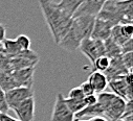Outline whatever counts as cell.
<instances>
[{
	"instance_id": "obj_13",
	"label": "cell",
	"mask_w": 133,
	"mask_h": 121,
	"mask_svg": "<svg viewBox=\"0 0 133 121\" xmlns=\"http://www.w3.org/2000/svg\"><path fill=\"white\" fill-rule=\"evenodd\" d=\"M97 116H104L103 109L97 102L92 105H87L77 114H75V120H90Z\"/></svg>"
},
{
	"instance_id": "obj_5",
	"label": "cell",
	"mask_w": 133,
	"mask_h": 121,
	"mask_svg": "<svg viewBox=\"0 0 133 121\" xmlns=\"http://www.w3.org/2000/svg\"><path fill=\"white\" fill-rule=\"evenodd\" d=\"M51 121H75V114L69 110L65 102V97L59 93L56 96V101L51 114Z\"/></svg>"
},
{
	"instance_id": "obj_19",
	"label": "cell",
	"mask_w": 133,
	"mask_h": 121,
	"mask_svg": "<svg viewBox=\"0 0 133 121\" xmlns=\"http://www.w3.org/2000/svg\"><path fill=\"white\" fill-rule=\"evenodd\" d=\"M65 102L67 104V107L69 108V110L74 113L77 114L78 112H80L81 110H83L86 104L84 102V99H70V98H65Z\"/></svg>"
},
{
	"instance_id": "obj_28",
	"label": "cell",
	"mask_w": 133,
	"mask_h": 121,
	"mask_svg": "<svg viewBox=\"0 0 133 121\" xmlns=\"http://www.w3.org/2000/svg\"><path fill=\"white\" fill-rule=\"evenodd\" d=\"M5 36H6L5 26H4L3 24L0 23V42H2V41L5 39Z\"/></svg>"
},
{
	"instance_id": "obj_7",
	"label": "cell",
	"mask_w": 133,
	"mask_h": 121,
	"mask_svg": "<svg viewBox=\"0 0 133 121\" xmlns=\"http://www.w3.org/2000/svg\"><path fill=\"white\" fill-rule=\"evenodd\" d=\"M126 76V75H125ZM125 76H119L108 80V86L112 89L113 93L121 98L127 100H132V85H129Z\"/></svg>"
},
{
	"instance_id": "obj_30",
	"label": "cell",
	"mask_w": 133,
	"mask_h": 121,
	"mask_svg": "<svg viewBox=\"0 0 133 121\" xmlns=\"http://www.w3.org/2000/svg\"><path fill=\"white\" fill-rule=\"evenodd\" d=\"M115 121H133V116H128V117H125V118H119Z\"/></svg>"
},
{
	"instance_id": "obj_2",
	"label": "cell",
	"mask_w": 133,
	"mask_h": 121,
	"mask_svg": "<svg viewBox=\"0 0 133 121\" xmlns=\"http://www.w3.org/2000/svg\"><path fill=\"white\" fill-rule=\"evenodd\" d=\"M94 21L95 17L93 16L74 17L68 32L66 33V35L58 45L69 52L79 49L81 42L84 39L90 38Z\"/></svg>"
},
{
	"instance_id": "obj_29",
	"label": "cell",
	"mask_w": 133,
	"mask_h": 121,
	"mask_svg": "<svg viewBox=\"0 0 133 121\" xmlns=\"http://www.w3.org/2000/svg\"><path fill=\"white\" fill-rule=\"evenodd\" d=\"M89 121H109V120H108V119H106L104 116H97V117L91 118Z\"/></svg>"
},
{
	"instance_id": "obj_27",
	"label": "cell",
	"mask_w": 133,
	"mask_h": 121,
	"mask_svg": "<svg viewBox=\"0 0 133 121\" xmlns=\"http://www.w3.org/2000/svg\"><path fill=\"white\" fill-rule=\"evenodd\" d=\"M0 121H20V120L13 118L8 113H0Z\"/></svg>"
},
{
	"instance_id": "obj_23",
	"label": "cell",
	"mask_w": 133,
	"mask_h": 121,
	"mask_svg": "<svg viewBox=\"0 0 133 121\" xmlns=\"http://www.w3.org/2000/svg\"><path fill=\"white\" fill-rule=\"evenodd\" d=\"M9 107L5 100V92L0 88V113H8Z\"/></svg>"
},
{
	"instance_id": "obj_21",
	"label": "cell",
	"mask_w": 133,
	"mask_h": 121,
	"mask_svg": "<svg viewBox=\"0 0 133 121\" xmlns=\"http://www.w3.org/2000/svg\"><path fill=\"white\" fill-rule=\"evenodd\" d=\"M121 58H122V62H123V65L125 66V68L129 72H131V69H132V52L123 53L121 55Z\"/></svg>"
},
{
	"instance_id": "obj_32",
	"label": "cell",
	"mask_w": 133,
	"mask_h": 121,
	"mask_svg": "<svg viewBox=\"0 0 133 121\" xmlns=\"http://www.w3.org/2000/svg\"><path fill=\"white\" fill-rule=\"evenodd\" d=\"M75 121H89V120H75Z\"/></svg>"
},
{
	"instance_id": "obj_4",
	"label": "cell",
	"mask_w": 133,
	"mask_h": 121,
	"mask_svg": "<svg viewBox=\"0 0 133 121\" xmlns=\"http://www.w3.org/2000/svg\"><path fill=\"white\" fill-rule=\"evenodd\" d=\"M34 97L32 87H15L5 92V100L9 109H14L23 100Z\"/></svg>"
},
{
	"instance_id": "obj_6",
	"label": "cell",
	"mask_w": 133,
	"mask_h": 121,
	"mask_svg": "<svg viewBox=\"0 0 133 121\" xmlns=\"http://www.w3.org/2000/svg\"><path fill=\"white\" fill-rule=\"evenodd\" d=\"M125 108L126 100L117 95H114V97L109 101V103L104 109V117L109 121H115L123 116Z\"/></svg>"
},
{
	"instance_id": "obj_10",
	"label": "cell",
	"mask_w": 133,
	"mask_h": 121,
	"mask_svg": "<svg viewBox=\"0 0 133 121\" xmlns=\"http://www.w3.org/2000/svg\"><path fill=\"white\" fill-rule=\"evenodd\" d=\"M34 72H35V66L22 68L18 70H14L11 74L15 80L16 87H31L32 81H34Z\"/></svg>"
},
{
	"instance_id": "obj_22",
	"label": "cell",
	"mask_w": 133,
	"mask_h": 121,
	"mask_svg": "<svg viewBox=\"0 0 133 121\" xmlns=\"http://www.w3.org/2000/svg\"><path fill=\"white\" fill-rule=\"evenodd\" d=\"M84 97H85V95L83 94L80 87L71 89L68 93V96H67V98H70V99H84Z\"/></svg>"
},
{
	"instance_id": "obj_12",
	"label": "cell",
	"mask_w": 133,
	"mask_h": 121,
	"mask_svg": "<svg viewBox=\"0 0 133 121\" xmlns=\"http://www.w3.org/2000/svg\"><path fill=\"white\" fill-rule=\"evenodd\" d=\"M87 81L93 88L95 94L105 92V90L108 87V79L106 75L103 72H99V71H93L92 73H90Z\"/></svg>"
},
{
	"instance_id": "obj_17",
	"label": "cell",
	"mask_w": 133,
	"mask_h": 121,
	"mask_svg": "<svg viewBox=\"0 0 133 121\" xmlns=\"http://www.w3.org/2000/svg\"><path fill=\"white\" fill-rule=\"evenodd\" d=\"M15 87H16V84H15V80H14L12 74L8 73V72L0 71V88H1L4 92H6V91H9Z\"/></svg>"
},
{
	"instance_id": "obj_11",
	"label": "cell",
	"mask_w": 133,
	"mask_h": 121,
	"mask_svg": "<svg viewBox=\"0 0 133 121\" xmlns=\"http://www.w3.org/2000/svg\"><path fill=\"white\" fill-rule=\"evenodd\" d=\"M112 27H113V25L111 23H109L108 21L95 18L90 38L95 39V40L105 41L110 37V33H111Z\"/></svg>"
},
{
	"instance_id": "obj_26",
	"label": "cell",
	"mask_w": 133,
	"mask_h": 121,
	"mask_svg": "<svg viewBox=\"0 0 133 121\" xmlns=\"http://www.w3.org/2000/svg\"><path fill=\"white\" fill-rule=\"evenodd\" d=\"M84 102H85L86 107H87V105H92V104H94V103L97 102V96L94 95V94H92V95H87V96L84 97Z\"/></svg>"
},
{
	"instance_id": "obj_20",
	"label": "cell",
	"mask_w": 133,
	"mask_h": 121,
	"mask_svg": "<svg viewBox=\"0 0 133 121\" xmlns=\"http://www.w3.org/2000/svg\"><path fill=\"white\" fill-rule=\"evenodd\" d=\"M15 41L17 42V44L20 46L21 49L23 50H26V49H30V40L27 36L25 35H19Z\"/></svg>"
},
{
	"instance_id": "obj_16",
	"label": "cell",
	"mask_w": 133,
	"mask_h": 121,
	"mask_svg": "<svg viewBox=\"0 0 133 121\" xmlns=\"http://www.w3.org/2000/svg\"><path fill=\"white\" fill-rule=\"evenodd\" d=\"M104 44H105V49H106V55L108 57L113 58V57H117V56L122 55L121 46H118L110 38H108L107 40H105L104 41Z\"/></svg>"
},
{
	"instance_id": "obj_31",
	"label": "cell",
	"mask_w": 133,
	"mask_h": 121,
	"mask_svg": "<svg viewBox=\"0 0 133 121\" xmlns=\"http://www.w3.org/2000/svg\"><path fill=\"white\" fill-rule=\"evenodd\" d=\"M3 51V47H2V42H0V53H2Z\"/></svg>"
},
{
	"instance_id": "obj_9",
	"label": "cell",
	"mask_w": 133,
	"mask_h": 121,
	"mask_svg": "<svg viewBox=\"0 0 133 121\" xmlns=\"http://www.w3.org/2000/svg\"><path fill=\"white\" fill-rule=\"evenodd\" d=\"M107 0H83V2L75 13L74 17L78 16H93L96 17L99 11L102 10L103 5Z\"/></svg>"
},
{
	"instance_id": "obj_1",
	"label": "cell",
	"mask_w": 133,
	"mask_h": 121,
	"mask_svg": "<svg viewBox=\"0 0 133 121\" xmlns=\"http://www.w3.org/2000/svg\"><path fill=\"white\" fill-rule=\"evenodd\" d=\"M39 4L54 41L58 45L68 32L72 22V17L61 10L51 0H39Z\"/></svg>"
},
{
	"instance_id": "obj_15",
	"label": "cell",
	"mask_w": 133,
	"mask_h": 121,
	"mask_svg": "<svg viewBox=\"0 0 133 121\" xmlns=\"http://www.w3.org/2000/svg\"><path fill=\"white\" fill-rule=\"evenodd\" d=\"M82 2L83 0H60V2L57 4L61 10L72 17Z\"/></svg>"
},
{
	"instance_id": "obj_14",
	"label": "cell",
	"mask_w": 133,
	"mask_h": 121,
	"mask_svg": "<svg viewBox=\"0 0 133 121\" xmlns=\"http://www.w3.org/2000/svg\"><path fill=\"white\" fill-rule=\"evenodd\" d=\"M2 47H3L2 53L5 54L8 57H14L22 50L15 40L6 39V38L2 41Z\"/></svg>"
},
{
	"instance_id": "obj_18",
	"label": "cell",
	"mask_w": 133,
	"mask_h": 121,
	"mask_svg": "<svg viewBox=\"0 0 133 121\" xmlns=\"http://www.w3.org/2000/svg\"><path fill=\"white\" fill-rule=\"evenodd\" d=\"M110 62H111L110 57H108L107 55H103V56L97 57L92 64H93V67H94L95 71H99V72L104 73L109 68Z\"/></svg>"
},
{
	"instance_id": "obj_25",
	"label": "cell",
	"mask_w": 133,
	"mask_h": 121,
	"mask_svg": "<svg viewBox=\"0 0 133 121\" xmlns=\"http://www.w3.org/2000/svg\"><path fill=\"white\" fill-rule=\"evenodd\" d=\"M121 50H122V54L127 52H132V39L128 40L123 45H121Z\"/></svg>"
},
{
	"instance_id": "obj_3",
	"label": "cell",
	"mask_w": 133,
	"mask_h": 121,
	"mask_svg": "<svg viewBox=\"0 0 133 121\" xmlns=\"http://www.w3.org/2000/svg\"><path fill=\"white\" fill-rule=\"evenodd\" d=\"M79 48L81 49L83 54H85L89 58L91 63H93L97 57L106 55L105 44H104V41H101V40H95L92 38L84 39L81 42Z\"/></svg>"
},
{
	"instance_id": "obj_24",
	"label": "cell",
	"mask_w": 133,
	"mask_h": 121,
	"mask_svg": "<svg viewBox=\"0 0 133 121\" xmlns=\"http://www.w3.org/2000/svg\"><path fill=\"white\" fill-rule=\"evenodd\" d=\"M80 88H81L82 92H83V94H84L85 96L95 94V93H94V90H93V88L91 87V85H90V84H89L87 80H86V81H84L83 84H81V85H80Z\"/></svg>"
},
{
	"instance_id": "obj_8",
	"label": "cell",
	"mask_w": 133,
	"mask_h": 121,
	"mask_svg": "<svg viewBox=\"0 0 133 121\" xmlns=\"http://www.w3.org/2000/svg\"><path fill=\"white\" fill-rule=\"evenodd\" d=\"M13 111L17 115V119L20 121H34L35 118V98L30 97L19 104H17Z\"/></svg>"
}]
</instances>
